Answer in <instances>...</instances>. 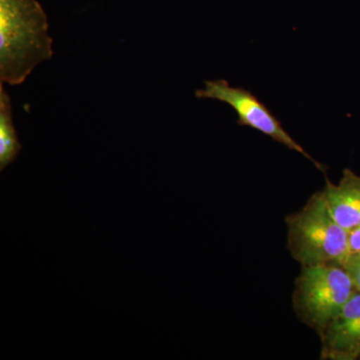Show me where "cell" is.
Returning <instances> with one entry per match:
<instances>
[{
	"mask_svg": "<svg viewBox=\"0 0 360 360\" xmlns=\"http://www.w3.org/2000/svg\"><path fill=\"white\" fill-rule=\"evenodd\" d=\"M53 56L46 13L37 0H0V82L18 85Z\"/></svg>",
	"mask_w": 360,
	"mask_h": 360,
	"instance_id": "cell-1",
	"label": "cell"
},
{
	"mask_svg": "<svg viewBox=\"0 0 360 360\" xmlns=\"http://www.w3.org/2000/svg\"><path fill=\"white\" fill-rule=\"evenodd\" d=\"M285 222L288 250L302 267L342 265L348 257L349 231L331 217L321 191L312 194L300 212L288 215Z\"/></svg>",
	"mask_w": 360,
	"mask_h": 360,
	"instance_id": "cell-2",
	"label": "cell"
},
{
	"mask_svg": "<svg viewBox=\"0 0 360 360\" xmlns=\"http://www.w3.org/2000/svg\"><path fill=\"white\" fill-rule=\"evenodd\" d=\"M356 291L343 265L326 264L302 266L292 293L298 319L321 335Z\"/></svg>",
	"mask_w": 360,
	"mask_h": 360,
	"instance_id": "cell-3",
	"label": "cell"
},
{
	"mask_svg": "<svg viewBox=\"0 0 360 360\" xmlns=\"http://www.w3.org/2000/svg\"><path fill=\"white\" fill-rule=\"evenodd\" d=\"M198 98L217 99L231 105L238 115V124L240 127H250L269 136L272 141L283 144L290 150L307 158L312 163L326 172V167L319 161L311 158L283 129L281 122L272 115L264 103L259 101L250 90L243 87H232L224 79L206 80L205 89L196 90Z\"/></svg>",
	"mask_w": 360,
	"mask_h": 360,
	"instance_id": "cell-4",
	"label": "cell"
},
{
	"mask_svg": "<svg viewBox=\"0 0 360 360\" xmlns=\"http://www.w3.org/2000/svg\"><path fill=\"white\" fill-rule=\"evenodd\" d=\"M319 338V359L360 360V291H355Z\"/></svg>",
	"mask_w": 360,
	"mask_h": 360,
	"instance_id": "cell-5",
	"label": "cell"
},
{
	"mask_svg": "<svg viewBox=\"0 0 360 360\" xmlns=\"http://www.w3.org/2000/svg\"><path fill=\"white\" fill-rule=\"evenodd\" d=\"M333 219L347 231L360 224V176L345 168L338 184L326 179L321 191Z\"/></svg>",
	"mask_w": 360,
	"mask_h": 360,
	"instance_id": "cell-6",
	"label": "cell"
},
{
	"mask_svg": "<svg viewBox=\"0 0 360 360\" xmlns=\"http://www.w3.org/2000/svg\"><path fill=\"white\" fill-rule=\"evenodd\" d=\"M4 84L0 82V170L1 172H4L16 160L22 148L14 127L13 104Z\"/></svg>",
	"mask_w": 360,
	"mask_h": 360,
	"instance_id": "cell-7",
	"label": "cell"
},
{
	"mask_svg": "<svg viewBox=\"0 0 360 360\" xmlns=\"http://www.w3.org/2000/svg\"><path fill=\"white\" fill-rule=\"evenodd\" d=\"M342 265L349 272L356 290L360 291V255L348 257Z\"/></svg>",
	"mask_w": 360,
	"mask_h": 360,
	"instance_id": "cell-8",
	"label": "cell"
},
{
	"mask_svg": "<svg viewBox=\"0 0 360 360\" xmlns=\"http://www.w3.org/2000/svg\"><path fill=\"white\" fill-rule=\"evenodd\" d=\"M348 245H349L348 257L360 255V224L348 233Z\"/></svg>",
	"mask_w": 360,
	"mask_h": 360,
	"instance_id": "cell-9",
	"label": "cell"
}]
</instances>
